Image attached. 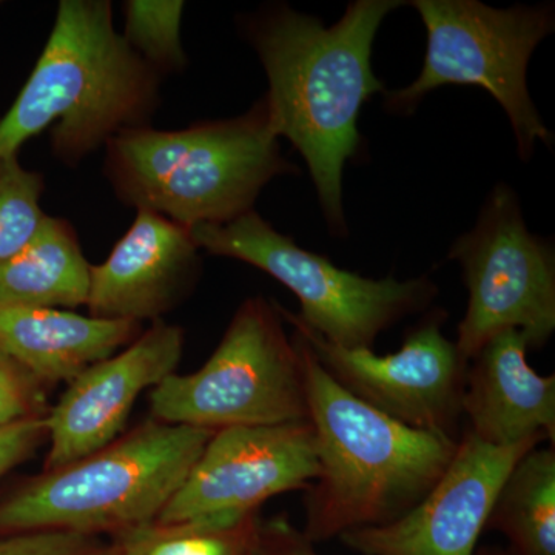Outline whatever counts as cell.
I'll list each match as a JSON object with an SVG mask.
<instances>
[{"instance_id":"10","label":"cell","mask_w":555,"mask_h":555,"mask_svg":"<svg viewBox=\"0 0 555 555\" xmlns=\"http://www.w3.org/2000/svg\"><path fill=\"white\" fill-rule=\"evenodd\" d=\"M276 308L347 392L403 425L456 440L469 361L444 337L447 312L434 310L409 332L398 352L379 357L372 349L334 345L295 313Z\"/></svg>"},{"instance_id":"26","label":"cell","mask_w":555,"mask_h":555,"mask_svg":"<svg viewBox=\"0 0 555 555\" xmlns=\"http://www.w3.org/2000/svg\"><path fill=\"white\" fill-rule=\"evenodd\" d=\"M476 555H511L506 547L481 546L478 547Z\"/></svg>"},{"instance_id":"24","label":"cell","mask_w":555,"mask_h":555,"mask_svg":"<svg viewBox=\"0 0 555 555\" xmlns=\"http://www.w3.org/2000/svg\"><path fill=\"white\" fill-rule=\"evenodd\" d=\"M47 437L46 415L0 429V477L30 459Z\"/></svg>"},{"instance_id":"7","label":"cell","mask_w":555,"mask_h":555,"mask_svg":"<svg viewBox=\"0 0 555 555\" xmlns=\"http://www.w3.org/2000/svg\"><path fill=\"white\" fill-rule=\"evenodd\" d=\"M281 320L276 302L246 299L203 367L153 387V418L210 430L309 420L301 358Z\"/></svg>"},{"instance_id":"9","label":"cell","mask_w":555,"mask_h":555,"mask_svg":"<svg viewBox=\"0 0 555 555\" xmlns=\"http://www.w3.org/2000/svg\"><path fill=\"white\" fill-rule=\"evenodd\" d=\"M459 262L469 301L456 347L473 360L488 339L517 328L529 347H542L555 331V257L547 241L526 228L516 192L499 184L476 225L449 250Z\"/></svg>"},{"instance_id":"13","label":"cell","mask_w":555,"mask_h":555,"mask_svg":"<svg viewBox=\"0 0 555 555\" xmlns=\"http://www.w3.org/2000/svg\"><path fill=\"white\" fill-rule=\"evenodd\" d=\"M182 347V328L158 320L122 352L72 379L46 415L50 440L46 470L78 462L118 440L139 396L175 374Z\"/></svg>"},{"instance_id":"20","label":"cell","mask_w":555,"mask_h":555,"mask_svg":"<svg viewBox=\"0 0 555 555\" xmlns=\"http://www.w3.org/2000/svg\"><path fill=\"white\" fill-rule=\"evenodd\" d=\"M126 30L122 38L156 72L184 67L181 46V0H129L124 3Z\"/></svg>"},{"instance_id":"18","label":"cell","mask_w":555,"mask_h":555,"mask_svg":"<svg viewBox=\"0 0 555 555\" xmlns=\"http://www.w3.org/2000/svg\"><path fill=\"white\" fill-rule=\"evenodd\" d=\"M486 529L500 532L511 555H555V449L521 456L496 495Z\"/></svg>"},{"instance_id":"25","label":"cell","mask_w":555,"mask_h":555,"mask_svg":"<svg viewBox=\"0 0 555 555\" xmlns=\"http://www.w3.org/2000/svg\"><path fill=\"white\" fill-rule=\"evenodd\" d=\"M258 555H321L315 543L295 528L287 518L261 524Z\"/></svg>"},{"instance_id":"4","label":"cell","mask_w":555,"mask_h":555,"mask_svg":"<svg viewBox=\"0 0 555 555\" xmlns=\"http://www.w3.org/2000/svg\"><path fill=\"white\" fill-rule=\"evenodd\" d=\"M262 96L246 115L184 130L145 127L107 142V177L120 201L188 230L254 210L261 190L297 171L281 153Z\"/></svg>"},{"instance_id":"16","label":"cell","mask_w":555,"mask_h":555,"mask_svg":"<svg viewBox=\"0 0 555 555\" xmlns=\"http://www.w3.org/2000/svg\"><path fill=\"white\" fill-rule=\"evenodd\" d=\"M141 335L134 321L73 310L0 306V353L36 383L72 382Z\"/></svg>"},{"instance_id":"17","label":"cell","mask_w":555,"mask_h":555,"mask_svg":"<svg viewBox=\"0 0 555 555\" xmlns=\"http://www.w3.org/2000/svg\"><path fill=\"white\" fill-rule=\"evenodd\" d=\"M90 269L72 224L47 215L30 243L0 262V306L65 310L87 306Z\"/></svg>"},{"instance_id":"8","label":"cell","mask_w":555,"mask_h":555,"mask_svg":"<svg viewBox=\"0 0 555 555\" xmlns=\"http://www.w3.org/2000/svg\"><path fill=\"white\" fill-rule=\"evenodd\" d=\"M199 250L247 262L284 284L298 298L305 326L334 345L372 349L379 334L429 308L438 295L429 276L374 280L339 269L331 259L298 247L257 211L224 224L190 229Z\"/></svg>"},{"instance_id":"1","label":"cell","mask_w":555,"mask_h":555,"mask_svg":"<svg viewBox=\"0 0 555 555\" xmlns=\"http://www.w3.org/2000/svg\"><path fill=\"white\" fill-rule=\"evenodd\" d=\"M400 0H357L345 16L323 21L287 5L269 7L246 31L269 79L270 118L308 164L328 230L347 235L343 171L361 147V108L383 91L372 69L379 25Z\"/></svg>"},{"instance_id":"3","label":"cell","mask_w":555,"mask_h":555,"mask_svg":"<svg viewBox=\"0 0 555 555\" xmlns=\"http://www.w3.org/2000/svg\"><path fill=\"white\" fill-rule=\"evenodd\" d=\"M159 73L113 25L108 0H62L38 64L0 120V159L51 130L67 164L120 131L145 127L158 105Z\"/></svg>"},{"instance_id":"5","label":"cell","mask_w":555,"mask_h":555,"mask_svg":"<svg viewBox=\"0 0 555 555\" xmlns=\"http://www.w3.org/2000/svg\"><path fill=\"white\" fill-rule=\"evenodd\" d=\"M217 430L149 420L0 500V534L56 531L116 537L158 520Z\"/></svg>"},{"instance_id":"15","label":"cell","mask_w":555,"mask_h":555,"mask_svg":"<svg viewBox=\"0 0 555 555\" xmlns=\"http://www.w3.org/2000/svg\"><path fill=\"white\" fill-rule=\"evenodd\" d=\"M528 341L517 328L494 335L467 366L462 414L469 433L492 447L529 438L555 440V377L528 363Z\"/></svg>"},{"instance_id":"12","label":"cell","mask_w":555,"mask_h":555,"mask_svg":"<svg viewBox=\"0 0 555 555\" xmlns=\"http://www.w3.org/2000/svg\"><path fill=\"white\" fill-rule=\"evenodd\" d=\"M543 437L492 447L466 430L443 477L403 517L339 537L361 555H476L496 495L518 460Z\"/></svg>"},{"instance_id":"14","label":"cell","mask_w":555,"mask_h":555,"mask_svg":"<svg viewBox=\"0 0 555 555\" xmlns=\"http://www.w3.org/2000/svg\"><path fill=\"white\" fill-rule=\"evenodd\" d=\"M201 272L199 247L190 230L138 210L133 224L102 264L91 266V317L158 321L177 308Z\"/></svg>"},{"instance_id":"6","label":"cell","mask_w":555,"mask_h":555,"mask_svg":"<svg viewBox=\"0 0 555 555\" xmlns=\"http://www.w3.org/2000/svg\"><path fill=\"white\" fill-rule=\"evenodd\" d=\"M427 33L425 64L418 78L385 93V107L409 116L430 91L444 86L480 87L505 109L518 155L531 158L537 142L553 145L529 96L528 64L554 31L553 5L494 9L478 0H415Z\"/></svg>"},{"instance_id":"2","label":"cell","mask_w":555,"mask_h":555,"mask_svg":"<svg viewBox=\"0 0 555 555\" xmlns=\"http://www.w3.org/2000/svg\"><path fill=\"white\" fill-rule=\"evenodd\" d=\"M320 474L306 491L312 543L397 520L443 477L459 440L416 430L347 392L295 332Z\"/></svg>"},{"instance_id":"19","label":"cell","mask_w":555,"mask_h":555,"mask_svg":"<svg viewBox=\"0 0 555 555\" xmlns=\"http://www.w3.org/2000/svg\"><path fill=\"white\" fill-rule=\"evenodd\" d=\"M257 513L141 526L113 537L112 555H258Z\"/></svg>"},{"instance_id":"23","label":"cell","mask_w":555,"mask_h":555,"mask_svg":"<svg viewBox=\"0 0 555 555\" xmlns=\"http://www.w3.org/2000/svg\"><path fill=\"white\" fill-rule=\"evenodd\" d=\"M43 416L39 383L0 353V429Z\"/></svg>"},{"instance_id":"21","label":"cell","mask_w":555,"mask_h":555,"mask_svg":"<svg viewBox=\"0 0 555 555\" xmlns=\"http://www.w3.org/2000/svg\"><path fill=\"white\" fill-rule=\"evenodd\" d=\"M42 175L25 170L17 155L0 159V262L20 254L47 215L40 207Z\"/></svg>"},{"instance_id":"11","label":"cell","mask_w":555,"mask_h":555,"mask_svg":"<svg viewBox=\"0 0 555 555\" xmlns=\"http://www.w3.org/2000/svg\"><path fill=\"white\" fill-rule=\"evenodd\" d=\"M318 474L317 440L309 420L225 427L210 438L156 521L257 513L272 496L308 489Z\"/></svg>"},{"instance_id":"22","label":"cell","mask_w":555,"mask_h":555,"mask_svg":"<svg viewBox=\"0 0 555 555\" xmlns=\"http://www.w3.org/2000/svg\"><path fill=\"white\" fill-rule=\"evenodd\" d=\"M0 555H112V542L56 529L3 532Z\"/></svg>"}]
</instances>
